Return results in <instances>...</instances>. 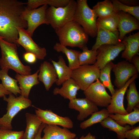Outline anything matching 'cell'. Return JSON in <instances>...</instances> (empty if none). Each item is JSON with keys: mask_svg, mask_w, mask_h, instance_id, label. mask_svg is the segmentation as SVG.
Returning <instances> with one entry per match:
<instances>
[{"mask_svg": "<svg viewBox=\"0 0 139 139\" xmlns=\"http://www.w3.org/2000/svg\"><path fill=\"white\" fill-rule=\"evenodd\" d=\"M42 131L44 134L41 139H73L76 136L69 129L57 125L46 124Z\"/></svg>", "mask_w": 139, "mask_h": 139, "instance_id": "cell-20", "label": "cell"}, {"mask_svg": "<svg viewBox=\"0 0 139 139\" xmlns=\"http://www.w3.org/2000/svg\"><path fill=\"white\" fill-rule=\"evenodd\" d=\"M76 6V1L70 0L64 7H56L50 6L48 7L46 15L49 24L56 30L73 21Z\"/></svg>", "mask_w": 139, "mask_h": 139, "instance_id": "cell-5", "label": "cell"}, {"mask_svg": "<svg viewBox=\"0 0 139 139\" xmlns=\"http://www.w3.org/2000/svg\"><path fill=\"white\" fill-rule=\"evenodd\" d=\"M35 111L36 114L42 123L48 125H59L68 129L73 127V122L70 118L58 115L51 110H44L36 108Z\"/></svg>", "mask_w": 139, "mask_h": 139, "instance_id": "cell-13", "label": "cell"}, {"mask_svg": "<svg viewBox=\"0 0 139 139\" xmlns=\"http://www.w3.org/2000/svg\"><path fill=\"white\" fill-rule=\"evenodd\" d=\"M73 139H96L95 136L92 135L90 132L87 135L84 136H82L80 138L78 139V138H75Z\"/></svg>", "mask_w": 139, "mask_h": 139, "instance_id": "cell-44", "label": "cell"}, {"mask_svg": "<svg viewBox=\"0 0 139 139\" xmlns=\"http://www.w3.org/2000/svg\"><path fill=\"white\" fill-rule=\"evenodd\" d=\"M24 132L0 128V139H22Z\"/></svg>", "mask_w": 139, "mask_h": 139, "instance_id": "cell-37", "label": "cell"}, {"mask_svg": "<svg viewBox=\"0 0 139 139\" xmlns=\"http://www.w3.org/2000/svg\"><path fill=\"white\" fill-rule=\"evenodd\" d=\"M18 30L19 37L16 41L17 45H20L22 46L26 52L34 54L37 59L43 60L47 55L46 48L41 47L37 44L25 29L18 28Z\"/></svg>", "mask_w": 139, "mask_h": 139, "instance_id": "cell-12", "label": "cell"}, {"mask_svg": "<svg viewBox=\"0 0 139 139\" xmlns=\"http://www.w3.org/2000/svg\"><path fill=\"white\" fill-rule=\"evenodd\" d=\"M39 72V70H38L34 74L27 75H22L16 73L15 78L20 85L21 95L28 98L32 87L39 83L38 78Z\"/></svg>", "mask_w": 139, "mask_h": 139, "instance_id": "cell-21", "label": "cell"}, {"mask_svg": "<svg viewBox=\"0 0 139 139\" xmlns=\"http://www.w3.org/2000/svg\"><path fill=\"white\" fill-rule=\"evenodd\" d=\"M48 7V5H45L32 10L25 8L23 12L22 17L27 23L26 30L32 37L34 31L39 25L42 24H49L46 15V11Z\"/></svg>", "mask_w": 139, "mask_h": 139, "instance_id": "cell-9", "label": "cell"}, {"mask_svg": "<svg viewBox=\"0 0 139 139\" xmlns=\"http://www.w3.org/2000/svg\"><path fill=\"white\" fill-rule=\"evenodd\" d=\"M97 31L96 42L91 49L97 50L101 46L104 45H116L121 42L119 39V32L118 30L112 32L97 25Z\"/></svg>", "mask_w": 139, "mask_h": 139, "instance_id": "cell-18", "label": "cell"}, {"mask_svg": "<svg viewBox=\"0 0 139 139\" xmlns=\"http://www.w3.org/2000/svg\"><path fill=\"white\" fill-rule=\"evenodd\" d=\"M124 44L125 48L121 57L130 63L133 57L139 52V32L128 36H125L121 41Z\"/></svg>", "mask_w": 139, "mask_h": 139, "instance_id": "cell-19", "label": "cell"}, {"mask_svg": "<svg viewBox=\"0 0 139 139\" xmlns=\"http://www.w3.org/2000/svg\"><path fill=\"white\" fill-rule=\"evenodd\" d=\"M60 88L55 87L53 93L56 95L59 94L65 99L70 100L76 98L77 91L80 88L75 81L71 78L63 82Z\"/></svg>", "mask_w": 139, "mask_h": 139, "instance_id": "cell-22", "label": "cell"}, {"mask_svg": "<svg viewBox=\"0 0 139 139\" xmlns=\"http://www.w3.org/2000/svg\"><path fill=\"white\" fill-rule=\"evenodd\" d=\"M137 74L131 77L124 86L120 89H116L112 95L110 103L107 107L110 114L118 113L122 115L128 114L124 105V96L130 83L138 77Z\"/></svg>", "mask_w": 139, "mask_h": 139, "instance_id": "cell-14", "label": "cell"}, {"mask_svg": "<svg viewBox=\"0 0 139 139\" xmlns=\"http://www.w3.org/2000/svg\"><path fill=\"white\" fill-rule=\"evenodd\" d=\"M12 93L5 88L2 83L0 84V97H3Z\"/></svg>", "mask_w": 139, "mask_h": 139, "instance_id": "cell-42", "label": "cell"}, {"mask_svg": "<svg viewBox=\"0 0 139 139\" xmlns=\"http://www.w3.org/2000/svg\"><path fill=\"white\" fill-rule=\"evenodd\" d=\"M114 64L112 61L107 64L100 70L98 79L105 88H107L112 95L115 91L111 79V73Z\"/></svg>", "mask_w": 139, "mask_h": 139, "instance_id": "cell-31", "label": "cell"}, {"mask_svg": "<svg viewBox=\"0 0 139 139\" xmlns=\"http://www.w3.org/2000/svg\"><path fill=\"white\" fill-rule=\"evenodd\" d=\"M27 124L22 139H34L42 122L36 114L26 113Z\"/></svg>", "mask_w": 139, "mask_h": 139, "instance_id": "cell-24", "label": "cell"}, {"mask_svg": "<svg viewBox=\"0 0 139 139\" xmlns=\"http://www.w3.org/2000/svg\"><path fill=\"white\" fill-rule=\"evenodd\" d=\"M53 48L57 52H61L65 54L68 61V66L72 70L75 69L80 66L79 56L81 51L68 49L66 47L58 42L55 44Z\"/></svg>", "mask_w": 139, "mask_h": 139, "instance_id": "cell-25", "label": "cell"}, {"mask_svg": "<svg viewBox=\"0 0 139 139\" xmlns=\"http://www.w3.org/2000/svg\"><path fill=\"white\" fill-rule=\"evenodd\" d=\"M112 70L115 76L114 84L118 89L123 87L131 77L138 73L134 65L126 60L114 64Z\"/></svg>", "mask_w": 139, "mask_h": 139, "instance_id": "cell-10", "label": "cell"}, {"mask_svg": "<svg viewBox=\"0 0 139 139\" xmlns=\"http://www.w3.org/2000/svg\"><path fill=\"white\" fill-rule=\"evenodd\" d=\"M26 3L17 0H0V38L16 44L19 37L18 28H27L22 15Z\"/></svg>", "mask_w": 139, "mask_h": 139, "instance_id": "cell-1", "label": "cell"}, {"mask_svg": "<svg viewBox=\"0 0 139 139\" xmlns=\"http://www.w3.org/2000/svg\"><path fill=\"white\" fill-rule=\"evenodd\" d=\"M79 56L80 66L86 65H94L97 61L98 54L97 50H89L87 47L82 50Z\"/></svg>", "mask_w": 139, "mask_h": 139, "instance_id": "cell-35", "label": "cell"}, {"mask_svg": "<svg viewBox=\"0 0 139 139\" xmlns=\"http://www.w3.org/2000/svg\"><path fill=\"white\" fill-rule=\"evenodd\" d=\"M118 21L117 13L106 18H98L97 20V24L108 30L115 32L118 30L117 29Z\"/></svg>", "mask_w": 139, "mask_h": 139, "instance_id": "cell-34", "label": "cell"}, {"mask_svg": "<svg viewBox=\"0 0 139 139\" xmlns=\"http://www.w3.org/2000/svg\"><path fill=\"white\" fill-rule=\"evenodd\" d=\"M23 58L26 61L31 64L36 62L37 59L33 54L26 52L23 54Z\"/></svg>", "mask_w": 139, "mask_h": 139, "instance_id": "cell-39", "label": "cell"}, {"mask_svg": "<svg viewBox=\"0 0 139 139\" xmlns=\"http://www.w3.org/2000/svg\"><path fill=\"white\" fill-rule=\"evenodd\" d=\"M117 14L119 39L121 42L127 33L139 29V21L131 14L119 11Z\"/></svg>", "mask_w": 139, "mask_h": 139, "instance_id": "cell-16", "label": "cell"}, {"mask_svg": "<svg viewBox=\"0 0 139 139\" xmlns=\"http://www.w3.org/2000/svg\"><path fill=\"white\" fill-rule=\"evenodd\" d=\"M3 100L7 102L6 113L0 117V128L12 130V120L20 111L32 106V102L28 98L21 95L15 97L12 93L8 97H3Z\"/></svg>", "mask_w": 139, "mask_h": 139, "instance_id": "cell-6", "label": "cell"}, {"mask_svg": "<svg viewBox=\"0 0 139 139\" xmlns=\"http://www.w3.org/2000/svg\"><path fill=\"white\" fill-rule=\"evenodd\" d=\"M139 72V56L137 55L134 56L132 58L131 62Z\"/></svg>", "mask_w": 139, "mask_h": 139, "instance_id": "cell-41", "label": "cell"}, {"mask_svg": "<svg viewBox=\"0 0 139 139\" xmlns=\"http://www.w3.org/2000/svg\"><path fill=\"white\" fill-rule=\"evenodd\" d=\"M0 47L1 69H11L22 75L31 74V69L30 66L24 65L19 58L16 44L7 42L0 38Z\"/></svg>", "mask_w": 139, "mask_h": 139, "instance_id": "cell-3", "label": "cell"}, {"mask_svg": "<svg viewBox=\"0 0 139 139\" xmlns=\"http://www.w3.org/2000/svg\"><path fill=\"white\" fill-rule=\"evenodd\" d=\"M115 11H121L129 14L139 21V6H130L120 2L119 0H111Z\"/></svg>", "mask_w": 139, "mask_h": 139, "instance_id": "cell-36", "label": "cell"}, {"mask_svg": "<svg viewBox=\"0 0 139 139\" xmlns=\"http://www.w3.org/2000/svg\"></svg>", "mask_w": 139, "mask_h": 139, "instance_id": "cell-45", "label": "cell"}, {"mask_svg": "<svg viewBox=\"0 0 139 139\" xmlns=\"http://www.w3.org/2000/svg\"><path fill=\"white\" fill-rule=\"evenodd\" d=\"M9 70L8 69H3L0 70V80L5 88L16 96L19 94H21V90L17 84L18 81L8 75Z\"/></svg>", "mask_w": 139, "mask_h": 139, "instance_id": "cell-27", "label": "cell"}, {"mask_svg": "<svg viewBox=\"0 0 139 139\" xmlns=\"http://www.w3.org/2000/svg\"><path fill=\"white\" fill-rule=\"evenodd\" d=\"M109 117L121 126L128 124L132 126L139 121V107L134 108L132 112L127 114H111Z\"/></svg>", "mask_w": 139, "mask_h": 139, "instance_id": "cell-26", "label": "cell"}, {"mask_svg": "<svg viewBox=\"0 0 139 139\" xmlns=\"http://www.w3.org/2000/svg\"><path fill=\"white\" fill-rule=\"evenodd\" d=\"M73 20L79 24L91 37L96 36L98 17L92 9L89 6L87 0H78Z\"/></svg>", "mask_w": 139, "mask_h": 139, "instance_id": "cell-4", "label": "cell"}, {"mask_svg": "<svg viewBox=\"0 0 139 139\" xmlns=\"http://www.w3.org/2000/svg\"></svg>", "mask_w": 139, "mask_h": 139, "instance_id": "cell-46", "label": "cell"}, {"mask_svg": "<svg viewBox=\"0 0 139 139\" xmlns=\"http://www.w3.org/2000/svg\"><path fill=\"white\" fill-rule=\"evenodd\" d=\"M100 69L94 65L80 66L72 70L71 78L83 91L98 79Z\"/></svg>", "mask_w": 139, "mask_h": 139, "instance_id": "cell-7", "label": "cell"}, {"mask_svg": "<svg viewBox=\"0 0 139 139\" xmlns=\"http://www.w3.org/2000/svg\"><path fill=\"white\" fill-rule=\"evenodd\" d=\"M125 48L124 44L122 41L116 45L101 46L97 50V61L94 65L101 70L107 64L114 59Z\"/></svg>", "mask_w": 139, "mask_h": 139, "instance_id": "cell-11", "label": "cell"}, {"mask_svg": "<svg viewBox=\"0 0 139 139\" xmlns=\"http://www.w3.org/2000/svg\"><path fill=\"white\" fill-rule=\"evenodd\" d=\"M124 137L127 139H139V126L135 127L127 131Z\"/></svg>", "mask_w": 139, "mask_h": 139, "instance_id": "cell-38", "label": "cell"}, {"mask_svg": "<svg viewBox=\"0 0 139 139\" xmlns=\"http://www.w3.org/2000/svg\"><path fill=\"white\" fill-rule=\"evenodd\" d=\"M85 98L98 107H107L110 103L111 96L98 79L84 91Z\"/></svg>", "mask_w": 139, "mask_h": 139, "instance_id": "cell-8", "label": "cell"}, {"mask_svg": "<svg viewBox=\"0 0 139 139\" xmlns=\"http://www.w3.org/2000/svg\"><path fill=\"white\" fill-rule=\"evenodd\" d=\"M57 62L51 60V62L58 76V79L55 83L56 85L60 86L62 84L71 78L72 70L66 64L63 57H58Z\"/></svg>", "mask_w": 139, "mask_h": 139, "instance_id": "cell-23", "label": "cell"}, {"mask_svg": "<svg viewBox=\"0 0 139 139\" xmlns=\"http://www.w3.org/2000/svg\"><path fill=\"white\" fill-rule=\"evenodd\" d=\"M46 125V124L42 123L38 129V132L35 136L34 139H42L41 136V133L43 131V129L45 127Z\"/></svg>", "mask_w": 139, "mask_h": 139, "instance_id": "cell-43", "label": "cell"}, {"mask_svg": "<svg viewBox=\"0 0 139 139\" xmlns=\"http://www.w3.org/2000/svg\"><path fill=\"white\" fill-rule=\"evenodd\" d=\"M92 10L99 18H106L117 13L115 11L111 1L109 0L98 2L93 7Z\"/></svg>", "mask_w": 139, "mask_h": 139, "instance_id": "cell-30", "label": "cell"}, {"mask_svg": "<svg viewBox=\"0 0 139 139\" xmlns=\"http://www.w3.org/2000/svg\"><path fill=\"white\" fill-rule=\"evenodd\" d=\"M39 70L38 80L43 83L46 90L48 91L57 80L55 70L53 64L44 61L41 64Z\"/></svg>", "mask_w": 139, "mask_h": 139, "instance_id": "cell-17", "label": "cell"}, {"mask_svg": "<svg viewBox=\"0 0 139 139\" xmlns=\"http://www.w3.org/2000/svg\"><path fill=\"white\" fill-rule=\"evenodd\" d=\"M122 3L132 7L139 6L138 0H119Z\"/></svg>", "mask_w": 139, "mask_h": 139, "instance_id": "cell-40", "label": "cell"}, {"mask_svg": "<svg viewBox=\"0 0 139 139\" xmlns=\"http://www.w3.org/2000/svg\"><path fill=\"white\" fill-rule=\"evenodd\" d=\"M110 114L107 108L103 109L93 113L89 118L81 122L80 127L82 129H85L94 124L101 122Z\"/></svg>", "mask_w": 139, "mask_h": 139, "instance_id": "cell-33", "label": "cell"}, {"mask_svg": "<svg viewBox=\"0 0 139 139\" xmlns=\"http://www.w3.org/2000/svg\"><path fill=\"white\" fill-rule=\"evenodd\" d=\"M70 0H28L26 3L25 8L29 10L37 8L38 7L45 5H49L56 7H64Z\"/></svg>", "mask_w": 139, "mask_h": 139, "instance_id": "cell-32", "label": "cell"}, {"mask_svg": "<svg viewBox=\"0 0 139 139\" xmlns=\"http://www.w3.org/2000/svg\"><path fill=\"white\" fill-rule=\"evenodd\" d=\"M61 44L82 50L87 47L89 36L79 24L73 20L55 30Z\"/></svg>", "mask_w": 139, "mask_h": 139, "instance_id": "cell-2", "label": "cell"}, {"mask_svg": "<svg viewBox=\"0 0 139 139\" xmlns=\"http://www.w3.org/2000/svg\"><path fill=\"white\" fill-rule=\"evenodd\" d=\"M68 107L79 112L77 117L79 121L84 120L93 113L99 111L98 106L86 98H76L70 100Z\"/></svg>", "mask_w": 139, "mask_h": 139, "instance_id": "cell-15", "label": "cell"}, {"mask_svg": "<svg viewBox=\"0 0 139 139\" xmlns=\"http://www.w3.org/2000/svg\"><path fill=\"white\" fill-rule=\"evenodd\" d=\"M128 87L126 92L127 104L126 110L128 113L132 112L134 108L139 107V93L136 88L135 80L130 83Z\"/></svg>", "mask_w": 139, "mask_h": 139, "instance_id": "cell-28", "label": "cell"}, {"mask_svg": "<svg viewBox=\"0 0 139 139\" xmlns=\"http://www.w3.org/2000/svg\"><path fill=\"white\" fill-rule=\"evenodd\" d=\"M100 124L103 127L108 128L109 130L116 132L118 139H125L124 135L126 132L133 128L129 125L121 126L109 117L104 119L100 123Z\"/></svg>", "mask_w": 139, "mask_h": 139, "instance_id": "cell-29", "label": "cell"}]
</instances>
